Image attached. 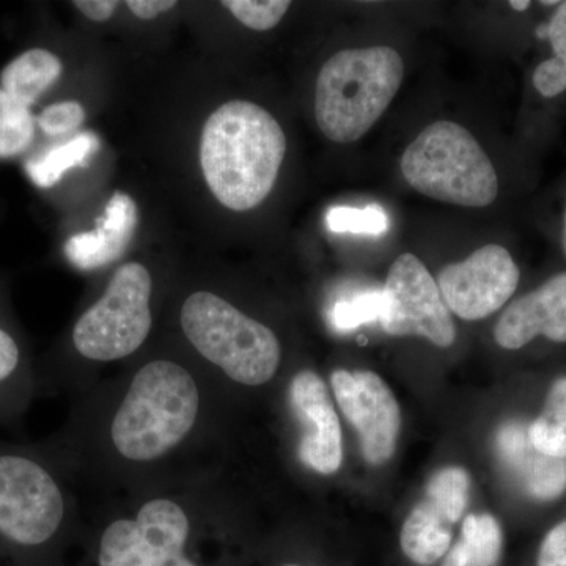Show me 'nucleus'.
<instances>
[{
  "label": "nucleus",
  "instance_id": "ddd939ff",
  "mask_svg": "<svg viewBox=\"0 0 566 566\" xmlns=\"http://www.w3.org/2000/svg\"><path fill=\"white\" fill-rule=\"evenodd\" d=\"M566 344V271L509 305L494 327L501 348H524L536 337Z\"/></svg>",
  "mask_w": 566,
  "mask_h": 566
},
{
  "label": "nucleus",
  "instance_id": "dca6fc26",
  "mask_svg": "<svg viewBox=\"0 0 566 566\" xmlns=\"http://www.w3.org/2000/svg\"><path fill=\"white\" fill-rule=\"evenodd\" d=\"M453 526L449 516L424 497L406 517L401 527V551L420 566L433 565L452 547Z\"/></svg>",
  "mask_w": 566,
  "mask_h": 566
},
{
  "label": "nucleus",
  "instance_id": "9d476101",
  "mask_svg": "<svg viewBox=\"0 0 566 566\" xmlns=\"http://www.w3.org/2000/svg\"><path fill=\"white\" fill-rule=\"evenodd\" d=\"M520 268L504 245L486 244L464 262L439 271L442 301L465 322L486 318L509 303L520 283Z\"/></svg>",
  "mask_w": 566,
  "mask_h": 566
},
{
  "label": "nucleus",
  "instance_id": "f704fd0d",
  "mask_svg": "<svg viewBox=\"0 0 566 566\" xmlns=\"http://www.w3.org/2000/svg\"><path fill=\"white\" fill-rule=\"evenodd\" d=\"M282 566H301V565L290 564V565H282Z\"/></svg>",
  "mask_w": 566,
  "mask_h": 566
},
{
  "label": "nucleus",
  "instance_id": "f257e3e1",
  "mask_svg": "<svg viewBox=\"0 0 566 566\" xmlns=\"http://www.w3.org/2000/svg\"><path fill=\"white\" fill-rule=\"evenodd\" d=\"M286 153V137L259 104H222L205 123L200 166L218 202L232 211L259 207L273 191Z\"/></svg>",
  "mask_w": 566,
  "mask_h": 566
},
{
  "label": "nucleus",
  "instance_id": "4468645a",
  "mask_svg": "<svg viewBox=\"0 0 566 566\" xmlns=\"http://www.w3.org/2000/svg\"><path fill=\"white\" fill-rule=\"evenodd\" d=\"M527 427L509 422L499 430L495 438L499 457L532 499L556 501L566 491V460L539 453L528 439Z\"/></svg>",
  "mask_w": 566,
  "mask_h": 566
},
{
  "label": "nucleus",
  "instance_id": "6ab92c4d",
  "mask_svg": "<svg viewBox=\"0 0 566 566\" xmlns=\"http://www.w3.org/2000/svg\"><path fill=\"white\" fill-rule=\"evenodd\" d=\"M99 148V137L93 132L77 134L73 139L51 148L39 159L25 164V172L39 188H51L63 175L76 167H85L88 158Z\"/></svg>",
  "mask_w": 566,
  "mask_h": 566
},
{
  "label": "nucleus",
  "instance_id": "c756f323",
  "mask_svg": "<svg viewBox=\"0 0 566 566\" xmlns=\"http://www.w3.org/2000/svg\"><path fill=\"white\" fill-rule=\"evenodd\" d=\"M120 3L117 0H76L74 7L91 21H109Z\"/></svg>",
  "mask_w": 566,
  "mask_h": 566
},
{
  "label": "nucleus",
  "instance_id": "9b49d317",
  "mask_svg": "<svg viewBox=\"0 0 566 566\" xmlns=\"http://www.w3.org/2000/svg\"><path fill=\"white\" fill-rule=\"evenodd\" d=\"M331 385L342 412L356 428L365 460L374 465L387 463L401 428L400 406L392 390L381 376L368 370H335Z\"/></svg>",
  "mask_w": 566,
  "mask_h": 566
},
{
  "label": "nucleus",
  "instance_id": "393cba45",
  "mask_svg": "<svg viewBox=\"0 0 566 566\" xmlns=\"http://www.w3.org/2000/svg\"><path fill=\"white\" fill-rule=\"evenodd\" d=\"M222 6L245 28L264 32L282 21L292 3L289 0H226Z\"/></svg>",
  "mask_w": 566,
  "mask_h": 566
},
{
  "label": "nucleus",
  "instance_id": "bb28decb",
  "mask_svg": "<svg viewBox=\"0 0 566 566\" xmlns=\"http://www.w3.org/2000/svg\"><path fill=\"white\" fill-rule=\"evenodd\" d=\"M84 122L85 109L77 102L52 104L36 117V125L48 136H63L76 132Z\"/></svg>",
  "mask_w": 566,
  "mask_h": 566
},
{
  "label": "nucleus",
  "instance_id": "20e7f679",
  "mask_svg": "<svg viewBox=\"0 0 566 566\" xmlns=\"http://www.w3.org/2000/svg\"><path fill=\"white\" fill-rule=\"evenodd\" d=\"M405 180L423 196L465 208H485L499 193L490 156L468 129L439 120L423 129L401 158Z\"/></svg>",
  "mask_w": 566,
  "mask_h": 566
},
{
  "label": "nucleus",
  "instance_id": "f03ea898",
  "mask_svg": "<svg viewBox=\"0 0 566 566\" xmlns=\"http://www.w3.org/2000/svg\"><path fill=\"white\" fill-rule=\"evenodd\" d=\"M401 55L390 46L337 52L319 70L315 118L327 139L353 144L370 132L400 91Z\"/></svg>",
  "mask_w": 566,
  "mask_h": 566
},
{
  "label": "nucleus",
  "instance_id": "423d86ee",
  "mask_svg": "<svg viewBox=\"0 0 566 566\" xmlns=\"http://www.w3.org/2000/svg\"><path fill=\"white\" fill-rule=\"evenodd\" d=\"M153 282L144 264H123L103 296L82 314L73 329L74 348L91 360L123 359L147 340L151 331Z\"/></svg>",
  "mask_w": 566,
  "mask_h": 566
},
{
  "label": "nucleus",
  "instance_id": "2f4dec72",
  "mask_svg": "<svg viewBox=\"0 0 566 566\" xmlns=\"http://www.w3.org/2000/svg\"><path fill=\"white\" fill-rule=\"evenodd\" d=\"M164 566H197L193 562L189 560L188 557L182 554V556L174 558V560L167 562Z\"/></svg>",
  "mask_w": 566,
  "mask_h": 566
},
{
  "label": "nucleus",
  "instance_id": "b1692460",
  "mask_svg": "<svg viewBox=\"0 0 566 566\" xmlns=\"http://www.w3.org/2000/svg\"><path fill=\"white\" fill-rule=\"evenodd\" d=\"M327 229L334 233L385 234L389 218L378 205L365 208L334 207L326 214Z\"/></svg>",
  "mask_w": 566,
  "mask_h": 566
},
{
  "label": "nucleus",
  "instance_id": "39448f33",
  "mask_svg": "<svg viewBox=\"0 0 566 566\" xmlns=\"http://www.w3.org/2000/svg\"><path fill=\"white\" fill-rule=\"evenodd\" d=\"M180 319L193 348L234 382L262 386L277 374L282 356L277 335L218 294H191Z\"/></svg>",
  "mask_w": 566,
  "mask_h": 566
},
{
  "label": "nucleus",
  "instance_id": "f8f14e48",
  "mask_svg": "<svg viewBox=\"0 0 566 566\" xmlns=\"http://www.w3.org/2000/svg\"><path fill=\"white\" fill-rule=\"evenodd\" d=\"M290 405L303 430L301 461L318 474H335L344 461V439L323 379L315 371H300L290 386Z\"/></svg>",
  "mask_w": 566,
  "mask_h": 566
},
{
  "label": "nucleus",
  "instance_id": "473e14b6",
  "mask_svg": "<svg viewBox=\"0 0 566 566\" xmlns=\"http://www.w3.org/2000/svg\"><path fill=\"white\" fill-rule=\"evenodd\" d=\"M510 7L516 11H526L528 7H531V2H528V0H523V2H515V0H513V2H510Z\"/></svg>",
  "mask_w": 566,
  "mask_h": 566
},
{
  "label": "nucleus",
  "instance_id": "cd10ccee",
  "mask_svg": "<svg viewBox=\"0 0 566 566\" xmlns=\"http://www.w3.org/2000/svg\"><path fill=\"white\" fill-rule=\"evenodd\" d=\"M536 566H566V521L547 532L539 546Z\"/></svg>",
  "mask_w": 566,
  "mask_h": 566
},
{
  "label": "nucleus",
  "instance_id": "7c9ffc66",
  "mask_svg": "<svg viewBox=\"0 0 566 566\" xmlns=\"http://www.w3.org/2000/svg\"><path fill=\"white\" fill-rule=\"evenodd\" d=\"M126 7L136 14L139 20H155L159 14L167 13L177 7L175 0H128Z\"/></svg>",
  "mask_w": 566,
  "mask_h": 566
},
{
  "label": "nucleus",
  "instance_id": "5701e85b",
  "mask_svg": "<svg viewBox=\"0 0 566 566\" xmlns=\"http://www.w3.org/2000/svg\"><path fill=\"white\" fill-rule=\"evenodd\" d=\"M35 118L31 109L0 88V158H13L31 147Z\"/></svg>",
  "mask_w": 566,
  "mask_h": 566
},
{
  "label": "nucleus",
  "instance_id": "6e6552de",
  "mask_svg": "<svg viewBox=\"0 0 566 566\" xmlns=\"http://www.w3.org/2000/svg\"><path fill=\"white\" fill-rule=\"evenodd\" d=\"M382 329L395 337H423L439 348L455 344L457 327L438 283L412 253L395 260L381 290Z\"/></svg>",
  "mask_w": 566,
  "mask_h": 566
},
{
  "label": "nucleus",
  "instance_id": "aec40b11",
  "mask_svg": "<svg viewBox=\"0 0 566 566\" xmlns=\"http://www.w3.org/2000/svg\"><path fill=\"white\" fill-rule=\"evenodd\" d=\"M527 431L539 453L566 460V376L551 386L542 415L528 424Z\"/></svg>",
  "mask_w": 566,
  "mask_h": 566
},
{
  "label": "nucleus",
  "instance_id": "a211bd4d",
  "mask_svg": "<svg viewBox=\"0 0 566 566\" xmlns=\"http://www.w3.org/2000/svg\"><path fill=\"white\" fill-rule=\"evenodd\" d=\"M504 553L501 524L490 513L465 516L460 538L446 554L442 566H497Z\"/></svg>",
  "mask_w": 566,
  "mask_h": 566
},
{
  "label": "nucleus",
  "instance_id": "f3484780",
  "mask_svg": "<svg viewBox=\"0 0 566 566\" xmlns=\"http://www.w3.org/2000/svg\"><path fill=\"white\" fill-rule=\"evenodd\" d=\"M63 73L57 55L46 50H31L18 55L2 71V91L22 106L31 107L39 102Z\"/></svg>",
  "mask_w": 566,
  "mask_h": 566
},
{
  "label": "nucleus",
  "instance_id": "2eb2a0df",
  "mask_svg": "<svg viewBox=\"0 0 566 566\" xmlns=\"http://www.w3.org/2000/svg\"><path fill=\"white\" fill-rule=\"evenodd\" d=\"M139 226V211L133 197L117 191L106 205L98 227L74 234L65 244V255L81 270H95L120 259Z\"/></svg>",
  "mask_w": 566,
  "mask_h": 566
},
{
  "label": "nucleus",
  "instance_id": "a878e982",
  "mask_svg": "<svg viewBox=\"0 0 566 566\" xmlns=\"http://www.w3.org/2000/svg\"><path fill=\"white\" fill-rule=\"evenodd\" d=\"M382 294L381 292H365L338 301L331 312V319L335 329L352 331L363 326L365 323L376 322L381 316Z\"/></svg>",
  "mask_w": 566,
  "mask_h": 566
},
{
  "label": "nucleus",
  "instance_id": "412c9836",
  "mask_svg": "<svg viewBox=\"0 0 566 566\" xmlns=\"http://www.w3.org/2000/svg\"><path fill=\"white\" fill-rule=\"evenodd\" d=\"M546 35L553 57L536 66L532 81L543 98H556L566 92V2L558 3L547 24Z\"/></svg>",
  "mask_w": 566,
  "mask_h": 566
},
{
  "label": "nucleus",
  "instance_id": "4be33fe9",
  "mask_svg": "<svg viewBox=\"0 0 566 566\" xmlns=\"http://www.w3.org/2000/svg\"><path fill=\"white\" fill-rule=\"evenodd\" d=\"M471 475L460 465H449L428 480L427 499L449 516L453 524L463 517L469 504Z\"/></svg>",
  "mask_w": 566,
  "mask_h": 566
},
{
  "label": "nucleus",
  "instance_id": "0eeeda50",
  "mask_svg": "<svg viewBox=\"0 0 566 566\" xmlns=\"http://www.w3.org/2000/svg\"><path fill=\"white\" fill-rule=\"evenodd\" d=\"M65 504L54 476L21 455H0V536L40 546L57 534Z\"/></svg>",
  "mask_w": 566,
  "mask_h": 566
},
{
  "label": "nucleus",
  "instance_id": "1a4fd4ad",
  "mask_svg": "<svg viewBox=\"0 0 566 566\" xmlns=\"http://www.w3.org/2000/svg\"><path fill=\"white\" fill-rule=\"evenodd\" d=\"M188 516L169 499L147 502L136 520L112 523L99 543V566H164L185 554Z\"/></svg>",
  "mask_w": 566,
  "mask_h": 566
},
{
  "label": "nucleus",
  "instance_id": "72a5a7b5",
  "mask_svg": "<svg viewBox=\"0 0 566 566\" xmlns=\"http://www.w3.org/2000/svg\"><path fill=\"white\" fill-rule=\"evenodd\" d=\"M562 245H564V252L566 255V203H565V214H564V233H562Z\"/></svg>",
  "mask_w": 566,
  "mask_h": 566
},
{
  "label": "nucleus",
  "instance_id": "c85d7f7f",
  "mask_svg": "<svg viewBox=\"0 0 566 566\" xmlns=\"http://www.w3.org/2000/svg\"><path fill=\"white\" fill-rule=\"evenodd\" d=\"M21 352L17 340L7 331L0 329V385L17 371Z\"/></svg>",
  "mask_w": 566,
  "mask_h": 566
},
{
  "label": "nucleus",
  "instance_id": "7ed1b4c3",
  "mask_svg": "<svg viewBox=\"0 0 566 566\" xmlns=\"http://www.w3.org/2000/svg\"><path fill=\"white\" fill-rule=\"evenodd\" d=\"M199 406V387L186 368L153 360L134 376L112 420V442L128 460H156L189 434Z\"/></svg>",
  "mask_w": 566,
  "mask_h": 566
}]
</instances>
